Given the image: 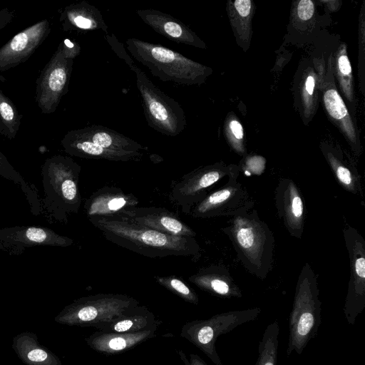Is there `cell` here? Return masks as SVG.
Here are the masks:
<instances>
[{"label": "cell", "instance_id": "obj_30", "mask_svg": "<svg viewBox=\"0 0 365 365\" xmlns=\"http://www.w3.org/2000/svg\"><path fill=\"white\" fill-rule=\"evenodd\" d=\"M279 332L277 321L267 326L259 342L255 365H277Z\"/></svg>", "mask_w": 365, "mask_h": 365}, {"label": "cell", "instance_id": "obj_31", "mask_svg": "<svg viewBox=\"0 0 365 365\" xmlns=\"http://www.w3.org/2000/svg\"><path fill=\"white\" fill-rule=\"evenodd\" d=\"M0 175L21 187L29 201L30 210L33 214L38 215L41 212V200L38 197V190L36 187L26 182L20 174L11 165L1 151Z\"/></svg>", "mask_w": 365, "mask_h": 365}, {"label": "cell", "instance_id": "obj_25", "mask_svg": "<svg viewBox=\"0 0 365 365\" xmlns=\"http://www.w3.org/2000/svg\"><path fill=\"white\" fill-rule=\"evenodd\" d=\"M76 131L90 141L107 150L133 153H143L146 150L139 143L103 125H93Z\"/></svg>", "mask_w": 365, "mask_h": 365}, {"label": "cell", "instance_id": "obj_22", "mask_svg": "<svg viewBox=\"0 0 365 365\" xmlns=\"http://www.w3.org/2000/svg\"><path fill=\"white\" fill-rule=\"evenodd\" d=\"M188 279L200 289L218 297L231 299L242 297V291L222 266L211 265L201 269Z\"/></svg>", "mask_w": 365, "mask_h": 365}, {"label": "cell", "instance_id": "obj_16", "mask_svg": "<svg viewBox=\"0 0 365 365\" xmlns=\"http://www.w3.org/2000/svg\"><path fill=\"white\" fill-rule=\"evenodd\" d=\"M51 31L43 20L14 36L0 48V71L9 70L26 61Z\"/></svg>", "mask_w": 365, "mask_h": 365}, {"label": "cell", "instance_id": "obj_11", "mask_svg": "<svg viewBox=\"0 0 365 365\" xmlns=\"http://www.w3.org/2000/svg\"><path fill=\"white\" fill-rule=\"evenodd\" d=\"M343 234L350 269L343 312L347 322L354 325L365 308V240L349 225L344 227Z\"/></svg>", "mask_w": 365, "mask_h": 365}, {"label": "cell", "instance_id": "obj_14", "mask_svg": "<svg viewBox=\"0 0 365 365\" xmlns=\"http://www.w3.org/2000/svg\"><path fill=\"white\" fill-rule=\"evenodd\" d=\"M274 201L278 217L287 231L292 237L301 239L304 227V202L292 179L279 180L275 189Z\"/></svg>", "mask_w": 365, "mask_h": 365}, {"label": "cell", "instance_id": "obj_29", "mask_svg": "<svg viewBox=\"0 0 365 365\" xmlns=\"http://www.w3.org/2000/svg\"><path fill=\"white\" fill-rule=\"evenodd\" d=\"M335 75L344 96L354 108L356 98L354 77L351 63L347 56L346 46L344 43L339 46L336 56Z\"/></svg>", "mask_w": 365, "mask_h": 365}, {"label": "cell", "instance_id": "obj_28", "mask_svg": "<svg viewBox=\"0 0 365 365\" xmlns=\"http://www.w3.org/2000/svg\"><path fill=\"white\" fill-rule=\"evenodd\" d=\"M253 3L250 0H236L227 4V13L233 31L242 43L249 45Z\"/></svg>", "mask_w": 365, "mask_h": 365}, {"label": "cell", "instance_id": "obj_21", "mask_svg": "<svg viewBox=\"0 0 365 365\" xmlns=\"http://www.w3.org/2000/svg\"><path fill=\"white\" fill-rule=\"evenodd\" d=\"M64 151L73 156L111 161H138L143 153H133L105 149L81 135L76 130L68 132L61 140Z\"/></svg>", "mask_w": 365, "mask_h": 365}, {"label": "cell", "instance_id": "obj_38", "mask_svg": "<svg viewBox=\"0 0 365 365\" xmlns=\"http://www.w3.org/2000/svg\"><path fill=\"white\" fill-rule=\"evenodd\" d=\"M13 17L12 12L8 9H4L0 11V29L4 28Z\"/></svg>", "mask_w": 365, "mask_h": 365}, {"label": "cell", "instance_id": "obj_33", "mask_svg": "<svg viewBox=\"0 0 365 365\" xmlns=\"http://www.w3.org/2000/svg\"><path fill=\"white\" fill-rule=\"evenodd\" d=\"M154 279L159 284L185 302L193 304L199 303V297L196 292L181 279L175 276H155Z\"/></svg>", "mask_w": 365, "mask_h": 365}, {"label": "cell", "instance_id": "obj_20", "mask_svg": "<svg viewBox=\"0 0 365 365\" xmlns=\"http://www.w3.org/2000/svg\"><path fill=\"white\" fill-rule=\"evenodd\" d=\"M135 196L115 187H103L93 192L85 202L84 209L88 217H107L118 215L120 211L137 207Z\"/></svg>", "mask_w": 365, "mask_h": 365}, {"label": "cell", "instance_id": "obj_7", "mask_svg": "<svg viewBox=\"0 0 365 365\" xmlns=\"http://www.w3.org/2000/svg\"><path fill=\"white\" fill-rule=\"evenodd\" d=\"M139 305L132 297L122 294L101 293L82 297L66 306L55 317L58 324L97 328L120 317Z\"/></svg>", "mask_w": 365, "mask_h": 365}, {"label": "cell", "instance_id": "obj_8", "mask_svg": "<svg viewBox=\"0 0 365 365\" xmlns=\"http://www.w3.org/2000/svg\"><path fill=\"white\" fill-rule=\"evenodd\" d=\"M261 312L260 308L254 307L188 322L182 326L180 335L198 348L215 365H222L215 345L217 338L245 323L255 320Z\"/></svg>", "mask_w": 365, "mask_h": 365}, {"label": "cell", "instance_id": "obj_36", "mask_svg": "<svg viewBox=\"0 0 365 365\" xmlns=\"http://www.w3.org/2000/svg\"><path fill=\"white\" fill-rule=\"evenodd\" d=\"M314 3L311 0H301L297 7V16L300 20L307 21L314 14Z\"/></svg>", "mask_w": 365, "mask_h": 365}, {"label": "cell", "instance_id": "obj_32", "mask_svg": "<svg viewBox=\"0 0 365 365\" xmlns=\"http://www.w3.org/2000/svg\"><path fill=\"white\" fill-rule=\"evenodd\" d=\"M20 116L13 103L0 90V133L13 139L19 130Z\"/></svg>", "mask_w": 365, "mask_h": 365}, {"label": "cell", "instance_id": "obj_19", "mask_svg": "<svg viewBox=\"0 0 365 365\" xmlns=\"http://www.w3.org/2000/svg\"><path fill=\"white\" fill-rule=\"evenodd\" d=\"M160 324L135 333H114L96 331L85 338L93 351L106 355L125 352L155 336Z\"/></svg>", "mask_w": 365, "mask_h": 365}, {"label": "cell", "instance_id": "obj_17", "mask_svg": "<svg viewBox=\"0 0 365 365\" xmlns=\"http://www.w3.org/2000/svg\"><path fill=\"white\" fill-rule=\"evenodd\" d=\"M138 16L152 29L178 43L205 48V43L183 23L170 14L155 9H139Z\"/></svg>", "mask_w": 365, "mask_h": 365}, {"label": "cell", "instance_id": "obj_6", "mask_svg": "<svg viewBox=\"0 0 365 365\" xmlns=\"http://www.w3.org/2000/svg\"><path fill=\"white\" fill-rule=\"evenodd\" d=\"M321 324V301L317 276L305 263L297 279L294 301L289 317L287 354H301L313 339Z\"/></svg>", "mask_w": 365, "mask_h": 365}, {"label": "cell", "instance_id": "obj_26", "mask_svg": "<svg viewBox=\"0 0 365 365\" xmlns=\"http://www.w3.org/2000/svg\"><path fill=\"white\" fill-rule=\"evenodd\" d=\"M160 324L155 315L145 306L138 305L120 317L96 328L97 331L114 333H135Z\"/></svg>", "mask_w": 365, "mask_h": 365}, {"label": "cell", "instance_id": "obj_27", "mask_svg": "<svg viewBox=\"0 0 365 365\" xmlns=\"http://www.w3.org/2000/svg\"><path fill=\"white\" fill-rule=\"evenodd\" d=\"M322 152L339 184L347 192L362 197L361 176L354 165L336 151L324 147Z\"/></svg>", "mask_w": 365, "mask_h": 365}, {"label": "cell", "instance_id": "obj_5", "mask_svg": "<svg viewBox=\"0 0 365 365\" xmlns=\"http://www.w3.org/2000/svg\"><path fill=\"white\" fill-rule=\"evenodd\" d=\"M126 50L163 82L184 86L200 85L212 69L160 44L135 38L125 41Z\"/></svg>", "mask_w": 365, "mask_h": 365}, {"label": "cell", "instance_id": "obj_23", "mask_svg": "<svg viewBox=\"0 0 365 365\" xmlns=\"http://www.w3.org/2000/svg\"><path fill=\"white\" fill-rule=\"evenodd\" d=\"M60 21L66 31L101 30L108 34V26L100 11L85 1L66 6L61 14Z\"/></svg>", "mask_w": 365, "mask_h": 365}, {"label": "cell", "instance_id": "obj_15", "mask_svg": "<svg viewBox=\"0 0 365 365\" xmlns=\"http://www.w3.org/2000/svg\"><path fill=\"white\" fill-rule=\"evenodd\" d=\"M119 217L134 224L167 234L195 237L196 232L174 212L158 207H133L120 211Z\"/></svg>", "mask_w": 365, "mask_h": 365}, {"label": "cell", "instance_id": "obj_10", "mask_svg": "<svg viewBox=\"0 0 365 365\" xmlns=\"http://www.w3.org/2000/svg\"><path fill=\"white\" fill-rule=\"evenodd\" d=\"M240 168L235 165L218 162L202 166L184 175L174 185L169 194V200L180 207L185 215L208 194L209 188L225 177L239 176Z\"/></svg>", "mask_w": 365, "mask_h": 365}, {"label": "cell", "instance_id": "obj_3", "mask_svg": "<svg viewBox=\"0 0 365 365\" xmlns=\"http://www.w3.org/2000/svg\"><path fill=\"white\" fill-rule=\"evenodd\" d=\"M81 167L71 158L54 155L41 168L43 197L42 210L51 222L66 223L81 205L78 182Z\"/></svg>", "mask_w": 365, "mask_h": 365}, {"label": "cell", "instance_id": "obj_4", "mask_svg": "<svg viewBox=\"0 0 365 365\" xmlns=\"http://www.w3.org/2000/svg\"><path fill=\"white\" fill-rule=\"evenodd\" d=\"M105 38L115 54L135 73L136 85L148 125L167 136L175 137L182 133L186 128L187 120L180 103L153 84L114 34H106Z\"/></svg>", "mask_w": 365, "mask_h": 365}, {"label": "cell", "instance_id": "obj_1", "mask_svg": "<svg viewBox=\"0 0 365 365\" xmlns=\"http://www.w3.org/2000/svg\"><path fill=\"white\" fill-rule=\"evenodd\" d=\"M105 238L123 248L148 257H197L201 248L195 237L161 232L130 222L118 215L88 218Z\"/></svg>", "mask_w": 365, "mask_h": 365}, {"label": "cell", "instance_id": "obj_9", "mask_svg": "<svg viewBox=\"0 0 365 365\" xmlns=\"http://www.w3.org/2000/svg\"><path fill=\"white\" fill-rule=\"evenodd\" d=\"M80 53L78 43L65 39L37 80L36 101L43 113H53L67 93L73 59Z\"/></svg>", "mask_w": 365, "mask_h": 365}, {"label": "cell", "instance_id": "obj_2", "mask_svg": "<svg viewBox=\"0 0 365 365\" xmlns=\"http://www.w3.org/2000/svg\"><path fill=\"white\" fill-rule=\"evenodd\" d=\"M245 269L259 279H265L274 265V237L267 224L252 208L227 221L222 228Z\"/></svg>", "mask_w": 365, "mask_h": 365}, {"label": "cell", "instance_id": "obj_12", "mask_svg": "<svg viewBox=\"0 0 365 365\" xmlns=\"http://www.w3.org/2000/svg\"><path fill=\"white\" fill-rule=\"evenodd\" d=\"M238 176L228 178L222 187L209 193L191 210L195 218L233 217L253 208L255 202L245 185L237 180Z\"/></svg>", "mask_w": 365, "mask_h": 365}, {"label": "cell", "instance_id": "obj_37", "mask_svg": "<svg viewBox=\"0 0 365 365\" xmlns=\"http://www.w3.org/2000/svg\"><path fill=\"white\" fill-rule=\"evenodd\" d=\"M178 354L184 365H208L199 355L196 354H190L188 358L182 350H178Z\"/></svg>", "mask_w": 365, "mask_h": 365}, {"label": "cell", "instance_id": "obj_24", "mask_svg": "<svg viewBox=\"0 0 365 365\" xmlns=\"http://www.w3.org/2000/svg\"><path fill=\"white\" fill-rule=\"evenodd\" d=\"M11 348L25 365H62L59 357L42 345L34 332L23 331L14 336Z\"/></svg>", "mask_w": 365, "mask_h": 365}, {"label": "cell", "instance_id": "obj_13", "mask_svg": "<svg viewBox=\"0 0 365 365\" xmlns=\"http://www.w3.org/2000/svg\"><path fill=\"white\" fill-rule=\"evenodd\" d=\"M73 240L44 227L14 226L0 229V250L19 255L36 246L68 247Z\"/></svg>", "mask_w": 365, "mask_h": 365}, {"label": "cell", "instance_id": "obj_35", "mask_svg": "<svg viewBox=\"0 0 365 365\" xmlns=\"http://www.w3.org/2000/svg\"><path fill=\"white\" fill-rule=\"evenodd\" d=\"M316 76L313 71H310L305 77L302 86V101L307 115L313 113L315 108L316 98Z\"/></svg>", "mask_w": 365, "mask_h": 365}, {"label": "cell", "instance_id": "obj_34", "mask_svg": "<svg viewBox=\"0 0 365 365\" xmlns=\"http://www.w3.org/2000/svg\"><path fill=\"white\" fill-rule=\"evenodd\" d=\"M225 135L232 148L240 155L246 153L244 140V130L241 123L236 118H230L225 123Z\"/></svg>", "mask_w": 365, "mask_h": 365}, {"label": "cell", "instance_id": "obj_18", "mask_svg": "<svg viewBox=\"0 0 365 365\" xmlns=\"http://www.w3.org/2000/svg\"><path fill=\"white\" fill-rule=\"evenodd\" d=\"M323 103L331 120L345 137L354 154L359 156L361 153L359 133L332 81H328L326 85L323 93Z\"/></svg>", "mask_w": 365, "mask_h": 365}]
</instances>
